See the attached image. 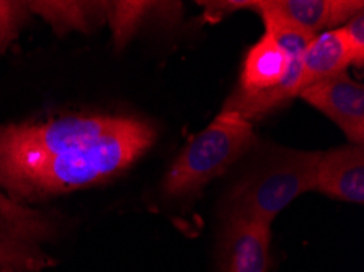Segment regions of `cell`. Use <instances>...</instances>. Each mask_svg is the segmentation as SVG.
<instances>
[{
  "label": "cell",
  "mask_w": 364,
  "mask_h": 272,
  "mask_svg": "<svg viewBox=\"0 0 364 272\" xmlns=\"http://www.w3.org/2000/svg\"><path fill=\"white\" fill-rule=\"evenodd\" d=\"M154 138L156 132L144 121L123 118L97 141L21 170L0 181V186L14 197L33 199L97 185L128 168Z\"/></svg>",
  "instance_id": "cell-1"
},
{
  "label": "cell",
  "mask_w": 364,
  "mask_h": 272,
  "mask_svg": "<svg viewBox=\"0 0 364 272\" xmlns=\"http://www.w3.org/2000/svg\"><path fill=\"white\" fill-rule=\"evenodd\" d=\"M322 152L269 148L255 160L228 197V219L255 220L272 225L273 219L297 196L314 190Z\"/></svg>",
  "instance_id": "cell-2"
},
{
  "label": "cell",
  "mask_w": 364,
  "mask_h": 272,
  "mask_svg": "<svg viewBox=\"0 0 364 272\" xmlns=\"http://www.w3.org/2000/svg\"><path fill=\"white\" fill-rule=\"evenodd\" d=\"M255 142L250 121L235 111L223 109L175 160L164 180V191L170 196H181L200 190L213 178L223 175Z\"/></svg>",
  "instance_id": "cell-3"
},
{
  "label": "cell",
  "mask_w": 364,
  "mask_h": 272,
  "mask_svg": "<svg viewBox=\"0 0 364 272\" xmlns=\"http://www.w3.org/2000/svg\"><path fill=\"white\" fill-rule=\"evenodd\" d=\"M54 235V227L41 212L0 192V269L38 272L53 264L41 243Z\"/></svg>",
  "instance_id": "cell-4"
},
{
  "label": "cell",
  "mask_w": 364,
  "mask_h": 272,
  "mask_svg": "<svg viewBox=\"0 0 364 272\" xmlns=\"http://www.w3.org/2000/svg\"><path fill=\"white\" fill-rule=\"evenodd\" d=\"M309 104L328 116L353 143L364 141V87L343 72L302 88L299 93Z\"/></svg>",
  "instance_id": "cell-5"
},
{
  "label": "cell",
  "mask_w": 364,
  "mask_h": 272,
  "mask_svg": "<svg viewBox=\"0 0 364 272\" xmlns=\"http://www.w3.org/2000/svg\"><path fill=\"white\" fill-rule=\"evenodd\" d=\"M341 201L363 204L364 201V150L350 146L322 152L316 170V186Z\"/></svg>",
  "instance_id": "cell-6"
},
{
  "label": "cell",
  "mask_w": 364,
  "mask_h": 272,
  "mask_svg": "<svg viewBox=\"0 0 364 272\" xmlns=\"http://www.w3.org/2000/svg\"><path fill=\"white\" fill-rule=\"evenodd\" d=\"M269 225L255 220H229L224 236L223 272H267Z\"/></svg>",
  "instance_id": "cell-7"
},
{
  "label": "cell",
  "mask_w": 364,
  "mask_h": 272,
  "mask_svg": "<svg viewBox=\"0 0 364 272\" xmlns=\"http://www.w3.org/2000/svg\"><path fill=\"white\" fill-rule=\"evenodd\" d=\"M263 5L312 35L351 20L364 9L361 0H263Z\"/></svg>",
  "instance_id": "cell-8"
},
{
  "label": "cell",
  "mask_w": 364,
  "mask_h": 272,
  "mask_svg": "<svg viewBox=\"0 0 364 272\" xmlns=\"http://www.w3.org/2000/svg\"><path fill=\"white\" fill-rule=\"evenodd\" d=\"M350 64H355V54L346 40L343 28L318 33L302 54L301 87L306 88L343 74Z\"/></svg>",
  "instance_id": "cell-9"
},
{
  "label": "cell",
  "mask_w": 364,
  "mask_h": 272,
  "mask_svg": "<svg viewBox=\"0 0 364 272\" xmlns=\"http://www.w3.org/2000/svg\"><path fill=\"white\" fill-rule=\"evenodd\" d=\"M291 55L264 33L248 51L240 74V93H258L279 85L288 74Z\"/></svg>",
  "instance_id": "cell-10"
},
{
  "label": "cell",
  "mask_w": 364,
  "mask_h": 272,
  "mask_svg": "<svg viewBox=\"0 0 364 272\" xmlns=\"http://www.w3.org/2000/svg\"><path fill=\"white\" fill-rule=\"evenodd\" d=\"M30 12L41 15L56 33L70 30L88 31L107 18V2H26Z\"/></svg>",
  "instance_id": "cell-11"
},
{
  "label": "cell",
  "mask_w": 364,
  "mask_h": 272,
  "mask_svg": "<svg viewBox=\"0 0 364 272\" xmlns=\"http://www.w3.org/2000/svg\"><path fill=\"white\" fill-rule=\"evenodd\" d=\"M159 4L154 2H107V18L112 25L114 44L123 48L142 21Z\"/></svg>",
  "instance_id": "cell-12"
},
{
  "label": "cell",
  "mask_w": 364,
  "mask_h": 272,
  "mask_svg": "<svg viewBox=\"0 0 364 272\" xmlns=\"http://www.w3.org/2000/svg\"><path fill=\"white\" fill-rule=\"evenodd\" d=\"M30 9L26 2L0 0V51L18 36L20 26L28 20Z\"/></svg>",
  "instance_id": "cell-13"
},
{
  "label": "cell",
  "mask_w": 364,
  "mask_h": 272,
  "mask_svg": "<svg viewBox=\"0 0 364 272\" xmlns=\"http://www.w3.org/2000/svg\"><path fill=\"white\" fill-rule=\"evenodd\" d=\"M343 33L348 40L353 54H355V65L363 67L364 62V16L358 13L343 26Z\"/></svg>",
  "instance_id": "cell-14"
},
{
  "label": "cell",
  "mask_w": 364,
  "mask_h": 272,
  "mask_svg": "<svg viewBox=\"0 0 364 272\" xmlns=\"http://www.w3.org/2000/svg\"><path fill=\"white\" fill-rule=\"evenodd\" d=\"M0 272H15L14 269H0Z\"/></svg>",
  "instance_id": "cell-15"
}]
</instances>
